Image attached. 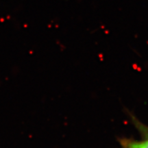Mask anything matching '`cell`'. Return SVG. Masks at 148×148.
Returning a JSON list of instances; mask_svg holds the SVG:
<instances>
[{
  "label": "cell",
  "mask_w": 148,
  "mask_h": 148,
  "mask_svg": "<svg viewBox=\"0 0 148 148\" xmlns=\"http://www.w3.org/2000/svg\"><path fill=\"white\" fill-rule=\"evenodd\" d=\"M131 120L139 132L140 138L138 140L127 138H119V148H148V125L144 124L132 114Z\"/></svg>",
  "instance_id": "obj_1"
}]
</instances>
